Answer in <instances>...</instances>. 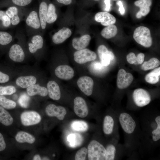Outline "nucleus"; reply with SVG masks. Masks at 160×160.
<instances>
[{"mask_svg": "<svg viewBox=\"0 0 160 160\" xmlns=\"http://www.w3.org/2000/svg\"><path fill=\"white\" fill-rule=\"evenodd\" d=\"M118 120L126 137H133L140 132L137 121L131 114L126 112L116 113Z\"/></svg>", "mask_w": 160, "mask_h": 160, "instance_id": "1", "label": "nucleus"}, {"mask_svg": "<svg viewBox=\"0 0 160 160\" xmlns=\"http://www.w3.org/2000/svg\"><path fill=\"white\" fill-rule=\"evenodd\" d=\"M24 20L25 31L28 37L33 35L41 34L42 29L37 7L29 9Z\"/></svg>", "mask_w": 160, "mask_h": 160, "instance_id": "2", "label": "nucleus"}, {"mask_svg": "<svg viewBox=\"0 0 160 160\" xmlns=\"http://www.w3.org/2000/svg\"><path fill=\"white\" fill-rule=\"evenodd\" d=\"M145 124L144 132L148 135L151 143L156 144L160 139V115L156 114L149 118Z\"/></svg>", "mask_w": 160, "mask_h": 160, "instance_id": "3", "label": "nucleus"}, {"mask_svg": "<svg viewBox=\"0 0 160 160\" xmlns=\"http://www.w3.org/2000/svg\"><path fill=\"white\" fill-rule=\"evenodd\" d=\"M25 35L22 30L18 31L15 36L18 42L10 47L8 52L9 57L13 61L16 62H21L25 59V52L21 45L23 39Z\"/></svg>", "mask_w": 160, "mask_h": 160, "instance_id": "4", "label": "nucleus"}, {"mask_svg": "<svg viewBox=\"0 0 160 160\" xmlns=\"http://www.w3.org/2000/svg\"><path fill=\"white\" fill-rule=\"evenodd\" d=\"M106 147L95 140L91 141L88 145L87 153L89 160H105Z\"/></svg>", "mask_w": 160, "mask_h": 160, "instance_id": "5", "label": "nucleus"}, {"mask_svg": "<svg viewBox=\"0 0 160 160\" xmlns=\"http://www.w3.org/2000/svg\"><path fill=\"white\" fill-rule=\"evenodd\" d=\"M133 38L139 44L145 47H150L152 44V39L150 29L147 27L140 26L134 31Z\"/></svg>", "mask_w": 160, "mask_h": 160, "instance_id": "6", "label": "nucleus"}, {"mask_svg": "<svg viewBox=\"0 0 160 160\" xmlns=\"http://www.w3.org/2000/svg\"><path fill=\"white\" fill-rule=\"evenodd\" d=\"M118 121L117 114L114 113L113 116L108 115L105 116L103 123V131L104 134L107 135H111L113 134L117 140L118 137L115 134H117Z\"/></svg>", "mask_w": 160, "mask_h": 160, "instance_id": "7", "label": "nucleus"}, {"mask_svg": "<svg viewBox=\"0 0 160 160\" xmlns=\"http://www.w3.org/2000/svg\"><path fill=\"white\" fill-rule=\"evenodd\" d=\"M132 98L135 104L139 107L145 106L149 104L151 100L149 93L142 88L137 89L134 90Z\"/></svg>", "mask_w": 160, "mask_h": 160, "instance_id": "8", "label": "nucleus"}, {"mask_svg": "<svg viewBox=\"0 0 160 160\" xmlns=\"http://www.w3.org/2000/svg\"><path fill=\"white\" fill-rule=\"evenodd\" d=\"M73 56L75 61L79 64L94 60L97 57L95 52L87 48L77 51L74 53Z\"/></svg>", "mask_w": 160, "mask_h": 160, "instance_id": "9", "label": "nucleus"}, {"mask_svg": "<svg viewBox=\"0 0 160 160\" xmlns=\"http://www.w3.org/2000/svg\"><path fill=\"white\" fill-rule=\"evenodd\" d=\"M27 43L29 52L35 54L41 49L44 44V39L41 34H38L29 37Z\"/></svg>", "mask_w": 160, "mask_h": 160, "instance_id": "10", "label": "nucleus"}, {"mask_svg": "<svg viewBox=\"0 0 160 160\" xmlns=\"http://www.w3.org/2000/svg\"><path fill=\"white\" fill-rule=\"evenodd\" d=\"M20 117L22 124L25 126L37 124L41 120L40 114L33 111L24 112L21 114Z\"/></svg>", "mask_w": 160, "mask_h": 160, "instance_id": "11", "label": "nucleus"}, {"mask_svg": "<svg viewBox=\"0 0 160 160\" xmlns=\"http://www.w3.org/2000/svg\"><path fill=\"white\" fill-rule=\"evenodd\" d=\"M77 83L79 88L85 95L89 96L92 95L94 81L91 78L87 76L81 77L77 80Z\"/></svg>", "mask_w": 160, "mask_h": 160, "instance_id": "12", "label": "nucleus"}, {"mask_svg": "<svg viewBox=\"0 0 160 160\" xmlns=\"http://www.w3.org/2000/svg\"><path fill=\"white\" fill-rule=\"evenodd\" d=\"M133 80V77L131 73H127L124 69H121L119 70L117 74V87L121 89L127 88L130 85Z\"/></svg>", "mask_w": 160, "mask_h": 160, "instance_id": "13", "label": "nucleus"}, {"mask_svg": "<svg viewBox=\"0 0 160 160\" xmlns=\"http://www.w3.org/2000/svg\"><path fill=\"white\" fill-rule=\"evenodd\" d=\"M74 111L75 113L81 118L86 117L89 111L86 103L84 100L80 97H77L74 100Z\"/></svg>", "mask_w": 160, "mask_h": 160, "instance_id": "14", "label": "nucleus"}, {"mask_svg": "<svg viewBox=\"0 0 160 160\" xmlns=\"http://www.w3.org/2000/svg\"><path fill=\"white\" fill-rule=\"evenodd\" d=\"M45 112L49 116L56 117L60 120L64 119L67 113L63 107L57 106L53 104H49L46 107Z\"/></svg>", "mask_w": 160, "mask_h": 160, "instance_id": "15", "label": "nucleus"}, {"mask_svg": "<svg viewBox=\"0 0 160 160\" xmlns=\"http://www.w3.org/2000/svg\"><path fill=\"white\" fill-rule=\"evenodd\" d=\"M55 75L58 78L63 80H69L73 78L74 71L73 68L66 65H60L55 71Z\"/></svg>", "mask_w": 160, "mask_h": 160, "instance_id": "16", "label": "nucleus"}, {"mask_svg": "<svg viewBox=\"0 0 160 160\" xmlns=\"http://www.w3.org/2000/svg\"><path fill=\"white\" fill-rule=\"evenodd\" d=\"M97 52L101 63L104 66H108L111 61L114 58V55L111 51H109L104 45H100L97 48Z\"/></svg>", "mask_w": 160, "mask_h": 160, "instance_id": "17", "label": "nucleus"}, {"mask_svg": "<svg viewBox=\"0 0 160 160\" xmlns=\"http://www.w3.org/2000/svg\"><path fill=\"white\" fill-rule=\"evenodd\" d=\"M49 0H38V12L42 31L44 30L47 26L46 16Z\"/></svg>", "mask_w": 160, "mask_h": 160, "instance_id": "18", "label": "nucleus"}, {"mask_svg": "<svg viewBox=\"0 0 160 160\" xmlns=\"http://www.w3.org/2000/svg\"><path fill=\"white\" fill-rule=\"evenodd\" d=\"M94 18L96 21L100 23L102 25L104 26L114 24L116 21L115 17L113 15L105 12L97 13Z\"/></svg>", "mask_w": 160, "mask_h": 160, "instance_id": "19", "label": "nucleus"}, {"mask_svg": "<svg viewBox=\"0 0 160 160\" xmlns=\"http://www.w3.org/2000/svg\"><path fill=\"white\" fill-rule=\"evenodd\" d=\"M71 34L72 32L70 28L63 27L52 35V41L55 44H61L70 37Z\"/></svg>", "mask_w": 160, "mask_h": 160, "instance_id": "20", "label": "nucleus"}, {"mask_svg": "<svg viewBox=\"0 0 160 160\" xmlns=\"http://www.w3.org/2000/svg\"><path fill=\"white\" fill-rule=\"evenodd\" d=\"M152 4V0H138L135 1L134 3L135 5L140 8L136 14L137 18L140 19L142 16L147 15L150 11V7Z\"/></svg>", "mask_w": 160, "mask_h": 160, "instance_id": "21", "label": "nucleus"}, {"mask_svg": "<svg viewBox=\"0 0 160 160\" xmlns=\"http://www.w3.org/2000/svg\"><path fill=\"white\" fill-rule=\"evenodd\" d=\"M91 39V36L87 34L79 38H74L72 40L73 47L77 50L85 49L89 44Z\"/></svg>", "mask_w": 160, "mask_h": 160, "instance_id": "22", "label": "nucleus"}, {"mask_svg": "<svg viewBox=\"0 0 160 160\" xmlns=\"http://www.w3.org/2000/svg\"><path fill=\"white\" fill-rule=\"evenodd\" d=\"M48 94L49 97L54 100H58L61 97V92L58 84L54 81H50L47 84Z\"/></svg>", "mask_w": 160, "mask_h": 160, "instance_id": "23", "label": "nucleus"}, {"mask_svg": "<svg viewBox=\"0 0 160 160\" xmlns=\"http://www.w3.org/2000/svg\"><path fill=\"white\" fill-rule=\"evenodd\" d=\"M36 81V77L33 76H20L16 79V84L21 88H25L35 84Z\"/></svg>", "mask_w": 160, "mask_h": 160, "instance_id": "24", "label": "nucleus"}, {"mask_svg": "<svg viewBox=\"0 0 160 160\" xmlns=\"http://www.w3.org/2000/svg\"><path fill=\"white\" fill-rule=\"evenodd\" d=\"M34 0H1L0 1V8L16 6L26 7L30 5Z\"/></svg>", "mask_w": 160, "mask_h": 160, "instance_id": "25", "label": "nucleus"}, {"mask_svg": "<svg viewBox=\"0 0 160 160\" xmlns=\"http://www.w3.org/2000/svg\"><path fill=\"white\" fill-rule=\"evenodd\" d=\"M29 9L26 7L11 6L8 7L5 12L6 14L11 19L17 15H23L25 16Z\"/></svg>", "mask_w": 160, "mask_h": 160, "instance_id": "26", "label": "nucleus"}, {"mask_svg": "<svg viewBox=\"0 0 160 160\" xmlns=\"http://www.w3.org/2000/svg\"><path fill=\"white\" fill-rule=\"evenodd\" d=\"M28 94L30 96L38 95L42 97H45L48 94L47 89L39 84H34L27 88Z\"/></svg>", "mask_w": 160, "mask_h": 160, "instance_id": "27", "label": "nucleus"}, {"mask_svg": "<svg viewBox=\"0 0 160 160\" xmlns=\"http://www.w3.org/2000/svg\"><path fill=\"white\" fill-rule=\"evenodd\" d=\"M57 17L56 5L50 1L46 16L47 25L54 23L57 20Z\"/></svg>", "mask_w": 160, "mask_h": 160, "instance_id": "28", "label": "nucleus"}, {"mask_svg": "<svg viewBox=\"0 0 160 160\" xmlns=\"http://www.w3.org/2000/svg\"><path fill=\"white\" fill-rule=\"evenodd\" d=\"M15 139L17 142L20 143H27L32 144L35 140V137L33 135L28 132L23 131L17 133L15 136Z\"/></svg>", "mask_w": 160, "mask_h": 160, "instance_id": "29", "label": "nucleus"}, {"mask_svg": "<svg viewBox=\"0 0 160 160\" xmlns=\"http://www.w3.org/2000/svg\"><path fill=\"white\" fill-rule=\"evenodd\" d=\"M13 121V118L10 113L0 106V122L5 126H8L11 125Z\"/></svg>", "mask_w": 160, "mask_h": 160, "instance_id": "30", "label": "nucleus"}, {"mask_svg": "<svg viewBox=\"0 0 160 160\" xmlns=\"http://www.w3.org/2000/svg\"><path fill=\"white\" fill-rule=\"evenodd\" d=\"M160 67L155 68L147 74L145 77V80L151 84H155L158 82L160 79Z\"/></svg>", "mask_w": 160, "mask_h": 160, "instance_id": "31", "label": "nucleus"}, {"mask_svg": "<svg viewBox=\"0 0 160 160\" xmlns=\"http://www.w3.org/2000/svg\"><path fill=\"white\" fill-rule=\"evenodd\" d=\"M117 27L114 24L106 26L101 31V34L104 38L109 39L115 36L117 33Z\"/></svg>", "mask_w": 160, "mask_h": 160, "instance_id": "32", "label": "nucleus"}, {"mask_svg": "<svg viewBox=\"0 0 160 160\" xmlns=\"http://www.w3.org/2000/svg\"><path fill=\"white\" fill-rule=\"evenodd\" d=\"M15 38L12 34L7 32L0 31V45L6 46L11 44Z\"/></svg>", "mask_w": 160, "mask_h": 160, "instance_id": "33", "label": "nucleus"}, {"mask_svg": "<svg viewBox=\"0 0 160 160\" xmlns=\"http://www.w3.org/2000/svg\"><path fill=\"white\" fill-rule=\"evenodd\" d=\"M69 142V145L71 147L75 148L79 146L82 143L83 138L77 133L72 134L69 135L67 138Z\"/></svg>", "mask_w": 160, "mask_h": 160, "instance_id": "34", "label": "nucleus"}, {"mask_svg": "<svg viewBox=\"0 0 160 160\" xmlns=\"http://www.w3.org/2000/svg\"><path fill=\"white\" fill-rule=\"evenodd\" d=\"M160 64L159 60L156 58L153 57L144 62L141 66V68L144 71H148L158 67Z\"/></svg>", "mask_w": 160, "mask_h": 160, "instance_id": "35", "label": "nucleus"}, {"mask_svg": "<svg viewBox=\"0 0 160 160\" xmlns=\"http://www.w3.org/2000/svg\"><path fill=\"white\" fill-rule=\"evenodd\" d=\"M71 127L74 130L84 132L88 129V126L87 122L82 120H75L72 122Z\"/></svg>", "mask_w": 160, "mask_h": 160, "instance_id": "36", "label": "nucleus"}, {"mask_svg": "<svg viewBox=\"0 0 160 160\" xmlns=\"http://www.w3.org/2000/svg\"><path fill=\"white\" fill-rule=\"evenodd\" d=\"M12 27L10 18L5 11L0 10V28H7Z\"/></svg>", "mask_w": 160, "mask_h": 160, "instance_id": "37", "label": "nucleus"}, {"mask_svg": "<svg viewBox=\"0 0 160 160\" xmlns=\"http://www.w3.org/2000/svg\"><path fill=\"white\" fill-rule=\"evenodd\" d=\"M0 106L5 109H12L16 107V104L14 101L0 95Z\"/></svg>", "mask_w": 160, "mask_h": 160, "instance_id": "38", "label": "nucleus"}, {"mask_svg": "<svg viewBox=\"0 0 160 160\" xmlns=\"http://www.w3.org/2000/svg\"><path fill=\"white\" fill-rule=\"evenodd\" d=\"M106 67L103 65L101 63L94 62L91 63L90 66L91 71L96 73H99L103 72L106 68Z\"/></svg>", "mask_w": 160, "mask_h": 160, "instance_id": "39", "label": "nucleus"}, {"mask_svg": "<svg viewBox=\"0 0 160 160\" xmlns=\"http://www.w3.org/2000/svg\"><path fill=\"white\" fill-rule=\"evenodd\" d=\"M16 89L15 87L12 85L5 87L0 86V95H10L15 93Z\"/></svg>", "mask_w": 160, "mask_h": 160, "instance_id": "40", "label": "nucleus"}, {"mask_svg": "<svg viewBox=\"0 0 160 160\" xmlns=\"http://www.w3.org/2000/svg\"><path fill=\"white\" fill-rule=\"evenodd\" d=\"M87 153V148L84 147L78 150L76 153L75 157L76 160H84Z\"/></svg>", "mask_w": 160, "mask_h": 160, "instance_id": "41", "label": "nucleus"}, {"mask_svg": "<svg viewBox=\"0 0 160 160\" xmlns=\"http://www.w3.org/2000/svg\"><path fill=\"white\" fill-rule=\"evenodd\" d=\"M29 97L26 94H24L20 97L18 100V103L21 107L27 108L29 104Z\"/></svg>", "mask_w": 160, "mask_h": 160, "instance_id": "42", "label": "nucleus"}, {"mask_svg": "<svg viewBox=\"0 0 160 160\" xmlns=\"http://www.w3.org/2000/svg\"><path fill=\"white\" fill-rule=\"evenodd\" d=\"M25 16L23 15H17L11 19L12 27L17 25L22 20L24 19Z\"/></svg>", "mask_w": 160, "mask_h": 160, "instance_id": "43", "label": "nucleus"}, {"mask_svg": "<svg viewBox=\"0 0 160 160\" xmlns=\"http://www.w3.org/2000/svg\"><path fill=\"white\" fill-rule=\"evenodd\" d=\"M127 60L129 63L136 65L137 58L134 53H129L127 56Z\"/></svg>", "mask_w": 160, "mask_h": 160, "instance_id": "44", "label": "nucleus"}, {"mask_svg": "<svg viewBox=\"0 0 160 160\" xmlns=\"http://www.w3.org/2000/svg\"><path fill=\"white\" fill-rule=\"evenodd\" d=\"M73 0H54L53 3L55 5H69L72 4Z\"/></svg>", "mask_w": 160, "mask_h": 160, "instance_id": "45", "label": "nucleus"}, {"mask_svg": "<svg viewBox=\"0 0 160 160\" xmlns=\"http://www.w3.org/2000/svg\"><path fill=\"white\" fill-rule=\"evenodd\" d=\"M9 79V76L0 71V83H5L8 82Z\"/></svg>", "mask_w": 160, "mask_h": 160, "instance_id": "46", "label": "nucleus"}, {"mask_svg": "<svg viewBox=\"0 0 160 160\" xmlns=\"http://www.w3.org/2000/svg\"><path fill=\"white\" fill-rule=\"evenodd\" d=\"M6 144L2 135L0 132V151L6 148Z\"/></svg>", "mask_w": 160, "mask_h": 160, "instance_id": "47", "label": "nucleus"}, {"mask_svg": "<svg viewBox=\"0 0 160 160\" xmlns=\"http://www.w3.org/2000/svg\"><path fill=\"white\" fill-rule=\"evenodd\" d=\"M136 57L137 60L136 65L140 64L142 63L144 60V54L142 53H139Z\"/></svg>", "mask_w": 160, "mask_h": 160, "instance_id": "48", "label": "nucleus"}, {"mask_svg": "<svg viewBox=\"0 0 160 160\" xmlns=\"http://www.w3.org/2000/svg\"><path fill=\"white\" fill-rule=\"evenodd\" d=\"M116 4L119 6V11L121 15H123L125 12V9L123 7L122 2L120 0H118L116 2Z\"/></svg>", "mask_w": 160, "mask_h": 160, "instance_id": "49", "label": "nucleus"}, {"mask_svg": "<svg viewBox=\"0 0 160 160\" xmlns=\"http://www.w3.org/2000/svg\"><path fill=\"white\" fill-rule=\"evenodd\" d=\"M104 3L106 5L105 10L107 11H109L111 7L110 0H105Z\"/></svg>", "mask_w": 160, "mask_h": 160, "instance_id": "50", "label": "nucleus"}, {"mask_svg": "<svg viewBox=\"0 0 160 160\" xmlns=\"http://www.w3.org/2000/svg\"><path fill=\"white\" fill-rule=\"evenodd\" d=\"M41 159L40 156L39 154L36 155L33 158V160H40Z\"/></svg>", "mask_w": 160, "mask_h": 160, "instance_id": "51", "label": "nucleus"}, {"mask_svg": "<svg viewBox=\"0 0 160 160\" xmlns=\"http://www.w3.org/2000/svg\"><path fill=\"white\" fill-rule=\"evenodd\" d=\"M42 160H49V159L47 157H44L42 158Z\"/></svg>", "mask_w": 160, "mask_h": 160, "instance_id": "52", "label": "nucleus"}, {"mask_svg": "<svg viewBox=\"0 0 160 160\" xmlns=\"http://www.w3.org/2000/svg\"><path fill=\"white\" fill-rule=\"evenodd\" d=\"M91 0L94 1H99L101 0Z\"/></svg>", "mask_w": 160, "mask_h": 160, "instance_id": "53", "label": "nucleus"}, {"mask_svg": "<svg viewBox=\"0 0 160 160\" xmlns=\"http://www.w3.org/2000/svg\"><path fill=\"white\" fill-rule=\"evenodd\" d=\"M113 1H118L119 0H112Z\"/></svg>", "mask_w": 160, "mask_h": 160, "instance_id": "54", "label": "nucleus"}]
</instances>
